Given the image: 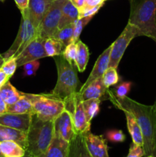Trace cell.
<instances>
[{
	"label": "cell",
	"mask_w": 156,
	"mask_h": 157,
	"mask_svg": "<svg viewBox=\"0 0 156 157\" xmlns=\"http://www.w3.org/2000/svg\"><path fill=\"white\" fill-rule=\"evenodd\" d=\"M109 99L116 107L122 111L132 113L137 121L142 133L145 156L156 157V107L145 105L132 100L128 97L116 98L109 90Z\"/></svg>",
	"instance_id": "6da1fadb"
},
{
	"label": "cell",
	"mask_w": 156,
	"mask_h": 157,
	"mask_svg": "<svg viewBox=\"0 0 156 157\" xmlns=\"http://www.w3.org/2000/svg\"><path fill=\"white\" fill-rule=\"evenodd\" d=\"M128 23L138 30L139 36H146L156 42V0H129Z\"/></svg>",
	"instance_id": "7a4b0ae2"
},
{
	"label": "cell",
	"mask_w": 156,
	"mask_h": 157,
	"mask_svg": "<svg viewBox=\"0 0 156 157\" xmlns=\"http://www.w3.org/2000/svg\"><path fill=\"white\" fill-rule=\"evenodd\" d=\"M54 136V121H41L33 114L27 133L26 153L31 157H41L50 145Z\"/></svg>",
	"instance_id": "3957f363"
},
{
	"label": "cell",
	"mask_w": 156,
	"mask_h": 157,
	"mask_svg": "<svg viewBox=\"0 0 156 157\" xmlns=\"http://www.w3.org/2000/svg\"><path fill=\"white\" fill-rule=\"evenodd\" d=\"M54 58L58 70V81L50 94L64 101L76 92L79 79L73 64L68 62L63 55L54 56Z\"/></svg>",
	"instance_id": "277c9868"
},
{
	"label": "cell",
	"mask_w": 156,
	"mask_h": 157,
	"mask_svg": "<svg viewBox=\"0 0 156 157\" xmlns=\"http://www.w3.org/2000/svg\"><path fill=\"white\" fill-rule=\"evenodd\" d=\"M22 94L32 103L35 114L41 121H54L64 110V101L51 94Z\"/></svg>",
	"instance_id": "5b68a950"
},
{
	"label": "cell",
	"mask_w": 156,
	"mask_h": 157,
	"mask_svg": "<svg viewBox=\"0 0 156 157\" xmlns=\"http://www.w3.org/2000/svg\"><path fill=\"white\" fill-rule=\"evenodd\" d=\"M40 35V32L29 18L28 10L21 13V21L18 35L11 47L2 54L5 60L16 58L35 38Z\"/></svg>",
	"instance_id": "8992f818"
},
{
	"label": "cell",
	"mask_w": 156,
	"mask_h": 157,
	"mask_svg": "<svg viewBox=\"0 0 156 157\" xmlns=\"http://www.w3.org/2000/svg\"><path fill=\"white\" fill-rule=\"evenodd\" d=\"M64 109L71 117L75 133H85L90 131V123L87 121L80 94L78 91L75 92L64 99Z\"/></svg>",
	"instance_id": "52a82bcc"
},
{
	"label": "cell",
	"mask_w": 156,
	"mask_h": 157,
	"mask_svg": "<svg viewBox=\"0 0 156 157\" xmlns=\"http://www.w3.org/2000/svg\"><path fill=\"white\" fill-rule=\"evenodd\" d=\"M139 36L138 30L132 25L128 23L121 35L111 44L109 67L117 69L119 62L132 40Z\"/></svg>",
	"instance_id": "ba28073f"
},
{
	"label": "cell",
	"mask_w": 156,
	"mask_h": 157,
	"mask_svg": "<svg viewBox=\"0 0 156 157\" xmlns=\"http://www.w3.org/2000/svg\"><path fill=\"white\" fill-rule=\"evenodd\" d=\"M65 0H54L44 15L39 27L40 35L43 38L53 37L59 29L62 7Z\"/></svg>",
	"instance_id": "9c48e42d"
},
{
	"label": "cell",
	"mask_w": 156,
	"mask_h": 157,
	"mask_svg": "<svg viewBox=\"0 0 156 157\" xmlns=\"http://www.w3.org/2000/svg\"><path fill=\"white\" fill-rule=\"evenodd\" d=\"M41 35L33 40L18 56L15 58L17 67H21L26 63L47 57L44 48V41Z\"/></svg>",
	"instance_id": "30bf717a"
},
{
	"label": "cell",
	"mask_w": 156,
	"mask_h": 157,
	"mask_svg": "<svg viewBox=\"0 0 156 157\" xmlns=\"http://www.w3.org/2000/svg\"><path fill=\"white\" fill-rule=\"evenodd\" d=\"M54 134L58 135L67 142H70L75 132L70 113L64 109L54 121Z\"/></svg>",
	"instance_id": "8fae6325"
},
{
	"label": "cell",
	"mask_w": 156,
	"mask_h": 157,
	"mask_svg": "<svg viewBox=\"0 0 156 157\" xmlns=\"http://www.w3.org/2000/svg\"><path fill=\"white\" fill-rule=\"evenodd\" d=\"M32 119V114H18L6 112L0 115V125L12 127L28 133Z\"/></svg>",
	"instance_id": "7c38bea8"
},
{
	"label": "cell",
	"mask_w": 156,
	"mask_h": 157,
	"mask_svg": "<svg viewBox=\"0 0 156 157\" xmlns=\"http://www.w3.org/2000/svg\"><path fill=\"white\" fill-rule=\"evenodd\" d=\"M84 138L92 157H110L106 141L103 136L94 135L88 131L84 133Z\"/></svg>",
	"instance_id": "4fadbf2b"
},
{
	"label": "cell",
	"mask_w": 156,
	"mask_h": 157,
	"mask_svg": "<svg viewBox=\"0 0 156 157\" xmlns=\"http://www.w3.org/2000/svg\"><path fill=\"white\" fill-rule=\"evenodd\" d=\"M110 52H111V45L109 48H107L98 58L96 60L95 65L93 67V70H92L91 73H90V76L87 78V81L83 84L81 87L80 90H79L80 93L84 90L87 86H88L92 81H95V80L98 79V78H101L105 73L106 71L109 67V64H110Z\"/></svg>",
	"instance_id": "5bb4252c"
},
{
	"label": "cell",
	"mask_w": 156,
	"mask_h": 157,
	"mask_svg": "<svg viewBox=\"0 0 156 157\" xmlns=\"http://www.w3.org/2000/svg\"><path fill=\"white\" fill-rule=\"evenodd\" d=\"M53 1L54 0H29V18L38 30L44 15Z\"/></svg>",
	"instance_id": "9a60e30c"
},
{
	"label": "cell",
	"mask_w": 156,
	"mask_h": 157,
	"mask_svg": "<svg viewBox=\"0 0 156 157\" xmlns=\"http://www.w3.org/2000/svg\"><path fill=\"white\" fill-rule=\"evenodd\" d=\"M108 92L109 88L106 87L101 78L92 81L88 86L84 88V90L81 93L80 92L79 93L80 94L83 101L93 99V98L102 101V100L109 99Z\"/></svg>",
	"instance_id": "2e32d148"
},
{
	"label": "cell",
	"mask_w": 156,
	"mask_h": 157,
	"mask_svg": "<svg viewBox=\"0 0 156 157\" xmlns=\"http://www.w3.org/2000/svg\"><path fill=\"white\" fill-rule=\"evenodd\" d=\"M68 157H92L84 138V133H75L69 142Z\"/></svg>",
	"instance_id": "e0dca14e"
},
{
	"label": "cell",
	"mask_w": 156,
	"mask_h": 157,
	"mask_svg": "<svg viewBox=\"0 0 156 157\" xmlns=\"http://www.w3.org/2000/svg\"><path fill=\"white\" fill-rule=\"evenodd\" d=\"M7 140L17 143L26 150L27 133L12 127L0 125V143Z\"/></svg>",
	"instance_id": "ac0fdd59"
},
{
	"label": "cell",
	"mask_w": 156,
	"mask_h": 157,
	"mask_svg": "<svg viewBox=\"0 0 156 157\" xmlns=\"http://www.w3.org/2000/svg\"><path fill=\"white\" fill-rule=\"evenodd\" d=\"M69 142L54 134L51 144L41 157H68Z\"/></svg>",
	"instance_id": "d6986e66"
},
{
	"label": "cell",
	"mask_w": 156,
	"mask_h": 157,
	"mask_svg": "<svg viewBox=\"0 0 156 157\" xmlns=\"http://www.w3.org/2000/svg\"><path fill=\"white\" fill-rule=\"evenodd\" d=\"M79 18V11L70 0H65L62 7V14L59 23V29L64 26L74 23Z\"/></svg>",
	"instance_id": "ffe728a7"
},
{
	"label": "cell",
	"mask_w": 156,
	"mask_h": 157,
	"mask_svg": "<svg viewBox=\"0 0 156 157\" xmlns=\"http://www.w3.org/2000/svg\"><path fill=\"white\" fill-rule=\"evenodd\" d=\"M125 114L126 118L127 127H128V132L131 135L132 140L133 144L139 146H143V138H142V130L138 124L137 121L132 113L127 111H123Z\"/></svg>",
	"instance_id": "44dd1931"
},
{
	"label": "cell",
	"mask_w": 156,
	"mask_h": 157,
	"mask_svg": "<svg viewBox=\"0 0 156 157\" xmlns=\"http://www.w3.org/2000/svg\"><path fill=\"white\" fill-rule=\"evenodd\" d=\"M21 97L13 104L7 106V113H18V114H35L32 103L21 92Z\"/></svg>",
	"instance_id": "7402d4cb"
},
{
	"label": "cell",
	"mask_w": 156,
	"mask_h": 157,
	"mask_svg": "<svg viewBox=\"0 0 156 157\" xmlns=\"http://www.w3.org/2000/svg\"><path fill=\"white\" fill-rule=\"evenodd\" d=\"M76 44V55L74 64L76 66L78 71L84 72L85 71L89 61V56H90L89 49L88 47L80 39L78 40Z\"/></svg>",
	"instance_id": "603a6c76"
},
{
	"label": "cell",
	"mask_w": 156,
	"mask_h": 157,
	"mask_svg": "<svg viewBox=\"0 0 156 157\" xmlns=\"http://www.w3.org/2000/svg\"><path fill=\"white\" fill-rule=\"evenodd\" d=\"M0 147L5 157H24L26 154V150L14 141H3L0 143Z\"/></svg>",
	"instance_id": "cb8c5ba5"
},
{
	"label": "cell",
	"mask_w": 156,
	"mask_h": 157,
	"mask_svg": "<svg viewBox=\"0 0 156 157\" xmlns=\"http://www.w3.org/2000/svg\"><path fill=\"white\" fill-rule=\"evenodd\" d=\"M0 96L6 105L9 106L18 101L21 97V92L17 90V89L12 86L9 81L0 88Z\"/></svg>",
	"instance_id": "d4e9b609"
},
{
	"label": "cell",
	"mask_w": 156,
	"mask_h": 157,
	"mask_svg": "<svg viewBox=\"0 0 156 157\" xmlns=\"http://www.w3.org/2000/svg\"><path fill=\"white\" fill-rule=\"evenodd\" d=\"M44 48L47 57H54L62 55L65 46L54 37H49L44 39Z\"/></svg>",
	"instance_id": "484cf974"
},
{
	"label": "cell",
	"mask_w": 156,
	"mask_h": 157,
	"mask_svg": "<svg viewBox=\"0 0 156 157\" xmlns=\"http://www.w3.org/2000/svg\"><path fill=\"white\" fill-rule=\"evenodd\" d=\"M73 30H74V23H71L58 29L53 37L61 41L66 47L69 44L73 42Z\"/></svg>",
	"instance_id": "4316f807"
},
{
	"label": "cell",
	"mask_w": 156,
	"mask_h": 157,
	"mask_svg": "<svg viewBox=\"0 0 156 157\" xmlns=\"http://www.w3.org/2000/svg\"><path fill=\"white\" fill-rule=\"evenodd\" d=\"M100 102V100L95 99V98L83 101V107L87 115V121L90 123L91 122L93 118L95 117L99 113Z\"/></svg>",
	"instance_id": "83f0119b"
},
{
	"label": "cell",
	"mask_w": 156,
	"mask_h": 157,
	"mask_svg": "<svg viewBox=\"0 0 156 157\" xmlns=\"http://www.w3.org/2000/svg\"><path fill=\"white\" fill-rule=\"evenodd\" d=\"M102 82L106 87L110 88V87L117 84L119 81V77L117 73V69L114 67H108L102 77Z\"/></svg>",
	"instance_id": "f1b7e54d"
},
{
	"label": "cell",
	"mask_w": 156,
	"mask_h": 157,
	"mask_svg": "<svg viewBox=\"0 0 156 157\" xmlns=\"http://www.w3.org/2000/svg\"><path fill=\"white\" fill-rule=\"evenodd\" d=\"M93 17H85V18H80L76 20L74 22V30H73V43H76L80 39V35L82 32L83 29L89 23Z\"/></svg>",
	"instance_id": "f546056e"
},
{
	"label": "cell",
	"mask_w": 156,
	"mask_h": 157,
	"mask_svg": "<svg viewBox=\"0 0 156 157\" xmlns=\"http://www.w3.org/2000/svg\"><path fill=\"white\" fill-rule=\"evenodd\" d=\"M132 83L128 81H122L115 87L113 94L116 98H123L127 97L131 90Z\"/></svg>",
	"instance_id": "4dcf8cb0"
},
{
	"label": "cell",
	"mask_w": 156,
	"mask_h": 157,
	"mask_svg": "<svg viewBox=\"0 0 156 157\" xmlns=\"http://www.w3.org/2000/svg\"><path fill=\"white\" fill-rule=\"evenodd\" d=\"M17 67H17V63L15 58H10L7 60H5V62L3 63L1 69L5 72V74L9 78H11V77H12V75L15 74Z\"/></svg>",
	"instance_id": "1f68e13d"
},
{
	"label": "cell",
	"mask_w": 156,
	"mask_h": 157,
	"mask_svg": "<svg viewBox=\"0 0 156 157\" xmlns=\"http://www.w3.org/2000/svg\"><path fill=\"white\" fill-rule=\"evenodd\" d=\"M63 56L65 58L68 62L70 64H73L75 61L76 55V43H70L68 45L66 46L63 52Z\"/></svg>",
	"instance_id": "d6a6232c"
},
{
	"label": "cell",
	"mask_w": 156,
	"mask_h": 157,
	"mask_svg": "<svg viewBox=\"0 0 156 157\" xmlns=\"http://www.w3.org/2000/svg\"><path fill=\"white\" fill-rule=\"evenodd\" d=\"M107 139L113 143L123 142L125 139V136L121 130H110L106 133Z\"/></svg>",
	"instance_id": "836d02e7"
},
{
	"label": "cell",
	"mask_w": 156,
	"mask_h": 157,
	"mask_svg": "<svg viewBox=\"0 0 156 157\" xmlns=\"http://www.w3.org/2000/svg\"><path fill=\"white\" fill-rule=\"evenodd\" d=\"M143 156H145L143 147L132 143L130 146L128 154L125 157H142Z\"/></svg>",
	"instance_id": "e575fe53"
},
{
	"label": "cell",
	"mask_w": 156,
	"mask_h": 157,
	"mask_svg": "<svg viewBox=\"0 0 156 157\" xmlns=\"http://www.w3.org/2000/svg\"><path fill=\"white\" fill-rule=\"evenodd\" d=\"M102 6H98L96 7L91 8V9H84V10L80 11L79 12V18H85V17H93L98 11L100 9Z\"/></svg>",
	"instance_id": "d590c367"
},
{
	"label": "cell",
	"mask_w": 156,
	"mask_h": 157,
	"mask_svg": "<svg viewBox=\"0 0 156 157\" xmlns=\"http://www.w3.org/2000/svg\"><path fill=\"white\" fill-rule=\"evenodd\" d=\"M104 2H104L103 0H86L84 7L80 11H82L87 9H91V8L96 7V6H103Z\"/></svg>",
	"instance_id": "8d00e7d4"
},
{
	"label": "cell",
	"mask_w": 156,
	"mask_h": 157,
	"mask_svg": "<svg viewBox=\"0 0 156 157\" xmlns=\"http://www.w3.org/2000/svg\"><path fill=\"white\" fill-rule=\"evenodd\" d=\"M14 1L18 9L21 11V13L28 10L29 0H14Z\"/></svg>",
	"instance_id": "74e56055"
},
{
	"label": "cell",
	"mask_w": 156,
	"mask_h": 157,
	"mask_svg": "<svg viewBox=\"0 0 156 157\" xmlns=\"http://www.w3.org/2000/svg\"><path fill=\"white\" fill-rule=\"evenodd\" d=\"M40 63L38 60H35V61H29V62L26 63L23 65V68H24V71L27 70H35L38 71V67H39Z\"/></svg>",
	"instance_id": "f35d334b"
},
{
	"label": "cell",
	"mask_w": 156,
	"mask_h": 157,
	"mask_svg": "<svg viewBox=\"0 0 156 157\" xmlns=\"http://www.w3.org/2000/svg\"><path fill=\"white\" fill-rule=\"evenodd\" d=\"M9 79H10V78H9V77L5 74V72L0 68V88L2 87L7 81H9Z\"/></svg>",
	"instance_id": "ab89813d"
},
{
	"label": "cell",
	"mask_w": 156,
	"mask_h": 157,
	"mask_svg": "<svg viewBox=\"0 0 156 157\" xmlns=\"http://www.w3.org/2000/svg\"><path fill=\"white\" fill-rule=\"evenodd\" d=\"M70 1L78 9V11H80L84 7L86 0H70Z\"/></svg>",
	"instance_id": "60d3db41"
},
{
	"label": "cell",
	"mask_w": 156,
	"mask_h": 157,
	"mask_svg": "<svg viewBox=\"0 0 156 157\" xmlns=\"http://www.w3.org/2000/svg\"><path fill=\"white\" fill-rule=\"evenodd\" d=\"M6 110H7V105L0 96V115L6 113Z\"/></svg>",
	"instance_id": "b9f144b4"
},
{
	"label": "cell",
	"mask_w": 156,
	"mask_h": 157,
	"mask_svg": "<svg viewBox=\"0 0 156 157\" xmlns=\"http://www.w3.org/2000/svg\"><path fill=\"white\" fill-rule=\"evenodd\" d=\"M37 71L35 70H27V71H24V76H32V75H35L36 74Z\"/></svg>",
	"instance_id": "7bdbcfd3"
},
{
	"label": "cell",
	"mask_w": 156,
	"mask_h": 157,
	"mask_svg": "<svg viewBox=\"0 0 156 157\" xmlns=\"http://www.w3.org/2000/svg\"><path fill=\"white\" fill-rule=\"evenodd\" d=\"M4 62H5L4 58H3V56H2V54H0V68L2 67V66L3 63H4Z\"/></svg>",
	"instance_id": "ee69618b"
},
{
	"label": "cell",
	"mask_w": 156,
	"mask_h": 157,
	"mask_svg": "<svg viewBox=\"0 0 156 157\" xmlns=\"http://www.w3.org/2000/svg\"><path fill=\"white\" fill-rule=\"evenodd\" d=\"M0 157H5L3 156L2 154V150H1V147H0Z\"/></svg>",
	"instance_id": "f6af8a7d"
},
{
	"label": "cell",
	"mask_w": 156,
	"mask_h": 157,
	"mask_svg": "<svg viewBox=\"0 0 156 157\" xmlns=\"http://www.w3.org/2000/svg\"><path fill=\"white\" fill-rule=\"evenodd\" d=\"M24 157H31L30 156H29V155L28 154V153H26V154L25 155H24Z\"/></svg>",
	"instance_id": "bcb514c9"
},
{
	"label": "cell",
	"mask_w": 156,
	"mask_h": 157,
	"mask_svg": "<svg viewBox=\"0 0 156 157\" xmlns=\"http://www.w3.org/2000/svg\"><path fill=\"white\" fill-rule=\"evenodd\" d=\"M145 157H154V156H145Z\"/></svg>",
	"instance_id": "7dc6e473"
},
{
	"label": "cell",
	"mask_w": 156,
	"mask_h": 157,
	"mask_svg": "<svg viewBox=\"0 0 156 157\" xmlns=\"http://www.w3.org/2000/svg\"><path fill=\"white\" fill-rule=\"evenodd\" d=\"M154 105H155V107H156V101H155V102H154Z\"/></svg>",
	"instance_id": "c3c4849f"
},
{
	"label": "cell",
	"mask_w": 156,
	"mask_h": 157,
	"mask_svg": "<svg viewBox=\"0 0 156 157\" xmlns=\"http://www.w3.org/2000/svg\"><path fill=\"white\" fill-rule=\"evenodd\" d=\"M5 0H0V2H4Z\"/></svg>",
	"instance_id": "681fc988"
},
{
	"label": "cell",
	"mask_w": 156,
	"mask_h": 157,
	"mask_svg": "<svg viewBox=\"0 0 156 157\" xmlns=\"http://www.w3.org/2000/svg\"><path fill=\"white\" fill-rule=\"evenodd\" d=\"M103 1H104V2H105V1H106V0H103Z\"/></svg>",
	"instance_id": "f907efd6"
}]
</instances>
